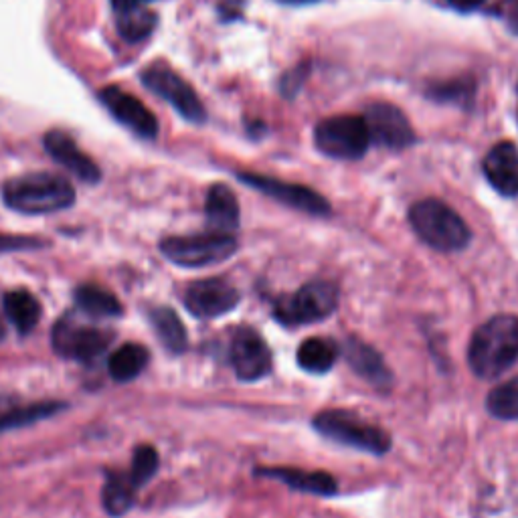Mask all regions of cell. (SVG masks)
<instances>
[{"instance_id":"1","label":"cell","mask_w":518,"mask_h":518,"mask_svg":"<svg viewBox=\"0 0 518 518\" xmlns=\"http://www.w3.org/2000/svg\"><path fill=\"white\" fill-rule=\"evenodd\" d=\"M518 361V316L500 314L476 328L468 363L476 377L498 379Z\"/></svg>"},{"instance_id":"2","label":"cell","mask_w":518,"mask_h":518,"mask_svg":"<svg viewBox=\"0 0 518 518\" xmlns=\"http://www.w3.org/2000/svg\"><path fill=\"white\" fill-rule=\"evenodd\" d=\"M5 205L23 215H47L69 209L75 203V189L63 177L49 172L15 177L3 187Z\"/></svg>"},{"instance_id":"3","label":"cell","mask_w":518,"mask_h":518,"mask_svg":"<svg viewBox=\"0 0 518 518\" xmlns=\"http://www.w3.org/2000/svg\"><path fill=\"white\" fill-rule=\"evenodd\" d=\"M409 223L417 237L442 253H454L468 247L472 231L468 223L444 201L423 199L409 209Z\"/></svg>"},{"instance_id":"4","label":"cell","mask_w":518,"mask_h":518,"mask_svg":"<svg viewBox=\"0 0 518 518\" xmlns=\"http://www.w3.org/2000/svg\"><path fill=\"white\" fill-rule=\"evenodd\" d=\"M312 425L320 436L367 454L381 456L387 454L391 448V436L385 429L363 421L351 411H322L314 417Z\"/></svg>"},{"instance_id":"5","label":"cell","mask_w":518,"mask_h":518,"mask_svg":"<svg viewBox=\"0 0 518 518\" xmlns=\"http://www.w3.org/2000/svg\"><path fill=\"white\" fill-rule=\"evenodd\" d=\"M237 239L231 233H205L187 237H166L160 241L162 255L181 268H205L221 264L237 251Z\"/></svg>"},{"instance_id":"6","label":"cell","mask_w":518,"mask_h":518,"mask_svg":"<svg viewBox=\"0 0 518 518\" xmlns=\"http://www.w3.org/2000/svg\"><path fill=\"white\" fill-rule=\"evenodd\" d=\"M112 340V330L85 324L71 314L59 318L51 334L55 353L63 359L79 363H92L98 357H102L108 351Z\"/></svg>"},{"instance_id":"7","label":"cell","mask_w":518,"mask_h":518,"mask_svg":"<svg viewBox=\"0 0 518 518\" xmlns=\"http://www.w3.org/2000/svg\"><path fill=\"white\" fill-rule=\"evenodd\" d=\"M338 306V288L330 282H310L294 294L276 300L274 316L286 326H304L326 320Z\"/></svg>"},{"instance_id":"8","label":"cell","mask_w":518,"mask_h":518,"mask_svg":"<svg viewBox=\"0 0 518 518\" xmlns=\"http://www.w3.org/2000/svg\"><path fill=\"white\" fill-rule=\"evenodd\" d=\"M316 148L336 160H359L367 154L371 136L361 116H334L314 128Z\"/></svg>"},{"instance_id":"9","label":"cell","mask_w":518,"mask_h":518,"mask_svg":"<svg viewBox=\"0 0 518 518\" xmlns=\"http://www.w3.org/2000/svg\"><path fill=\"white\" fill-rule=\"evenodd\" d=\"M144 88L154 96L166 100L185 120L193 124H203L207 120L205 106L201 104L197 92L191 85L164 63H152L140 73Z\"/></svg>"},{"instance_id":"10","label":"cell","mask_w":518,"mask_h":518,"mask_svg":"<svg viewBox=\"0 0 518 518\" xmlns=\"http://www.w3.org/2000/svg\"><path fill=\"white\" fill-rule=\"evenodd\" d=\"M239 181L296 211L316 215V217H324L330 213L328 201L308 187L284 183L264 175H255V172H239Z\"/></svg>"},{"instance_id":"11","label":"cell","mask_w":518,"mask_h":518,"mask_svg":"<svg viewBox=\"0 0 518 518\" xmlns=\"http://www.w3.org/2000/svg\"><path fill=\"white\" fill-rule=\"evenodd\" d=\"M229 357L241 381H257L272 371L270 347L253 328H239L233 334Z\"/></svg>"},{"instance_id":"12","label":"cell","mask_w":518,"mask_h":518,"mask_svg":"<svg viewBox=\"0 0 518 518\" xmlns=\"http://www.w3.org/2000/svg\"><path fill=\"white\" fill-rule=\"evenodd\" d=\"M363 120L367 124L371 142H377L389 150H405L415 142V132L407 116L393 104H371L365 110Z\"/></svg>"},{"instance_id":"13","label":"cell","mask_w":518,"mask_h":518,"mask_svg":"<svg viewBox=\"0 0 518 518\" xmlns=\"http://www.w3.org/2000/svg\"><path fill=\"white\" fill-rule=\"evenodd\" d=\"M239 304V292L221 278L193 282L185 292V306L197 318H219Z\"/></svg>"},{"instance_id":"14","label":"cell","mask_w":518,"mask_h":518,"mask_svg":"<svg viewBox=\"0 0 518 518\" xmlns=\"http://www.w3.org/2000/svg\"><path fill=\"white\" fill-rule=\"evenodd\" d=\"M100 100L108 108V112L134 134L148 140L158 136L156 116L136 96L126 94L124 90L116 88V85H110V88H104L100 92Z\"/></svg>"},{"instance_id":"15","label":"cell","mask_w":518,"mask_h":518,"mask_svg":"<svg viewBox=\"0 0 518 518\" xmlns=\"http://www.w3.org/2000/svg\"><path fill=\"white\" fill-rule=\"evenodd\" d=\"M43 146L53 160H57L61 166H65L79 181L88 183V185L100 183V179H102L100 166L83 150H79V146L75 144V140L69 134H65L61 130H51L45 134Z\"/></svg>"},{"instance_id":"16","label":"cell","mask_w":518,"mask_h":518,"mask_svg":"<svg viewBox=\"0 0 518 518\" xmlns=\"http://www.w3.org/2000/svg\"><path fill=\"white\" fill-rule=\"evenodd\" d=\"M484 175L502 197H518V148L512 142H498L484 158Z\"/></svg>"},{"instance_id":"17","label":"cell","mask_w":518,"mask_h":518,"mask_svg":"<svg viewBox=\"0 0 518 518\" xmlns=\"http://www.w3.org/2000/svg\"><path fill=\"white\" fill-rule=\"evenodd\" d=\"M342 349H344V357H347L349 365L361 379H365L377 387L391 385L393 375H391L389 367L385 365L383 357L371 347V344L363 342L357 336H349L347 340H344Z\"/></svg>"},{"instance_id":"18","label":"cell","mask_w":518,"mask_h":518,"mask_svg":"<svg viewBox=\"0 0 518 518\" xmlns=\"http://www.w3.org/2000/svg\"><path fill=\"white\" fill-rule=\"evenodd\" d=\"M207 223L215 233H233L239 227V203L227 185H213L205 201Z\"/></svg>"},{"instance_id":"19","label":"cell","mask_w":518,"mask_h":518,"mask_svg":"<svg viewBox=\"0 0 518 518\" xmlns=\"http://www.w3.org/2000/svg\"><path fill=\"white\" fill-rule=\"evenodd\" d=\"M257 474L280 480V482L288 484L292 490L310 492V494H318V496H332L338 490L334 476H330L326 472H304V470H296V468H262V470H257Z\"/></svg>"},{"instance_id":"20","label":"cell","mask_w":518,"mask_h":518,"mask_svg":"<svg viewBox=\"0 0 518 518\" xmlns=\"http://www.w3.org/2000/svg\"><path fill=\"white\" fill-rule=\"evenodd\" d=\"M150 324L158 336V340L164 344V349L172 355H181L187 351L189 336L183 320L177 316L175 310L166 306H158L150 310Z\"/></svg>"},{"instance_id":"21","label":"cell","mask_w":518,"mask_h":518,"mask_svg":"<svg viewBox=\"0 0 518 518\" xmlns=\"http://www.w3.org/2000/svg\"><path fill=\"white\" fill-rule=\"evenodd\" d=\"M338 357H340V347L336 342L314 336V338H306L300 344L296 361H298L300 369H304L306 373L322 375L334 367Z\"/></svg>"},{"instance_id":"22","label":"cell","mask_w":518,"mask_h":518,"mask_svg":"<svg viewBox=\"0 0 518 518\" xmlns=\"http://www.w3.org/2000/svg\"><path fill=\"white\" fill-rule=\"evenodd\" d=\"M3 306H5V314L9 316L13 326L23 336L33 332L37 328V324L41 322L43 308H41L39 300L27 290H13V292L5 294Z\"/></svg>"},{"instance_id":"23","label":"cell","mask_w":518,"mask_h":518,"mask_svg":"<svg viewBox=\"0 0 518 518\" xmlns=\"http://www.w3.org/2000/svg\"><path fill=\"white\" fill-rule=\"evenodd\" d=\"M148 359L150 355L142 344H136V342L122 344V347L110 357V363H108L110 377L118 383L134 381L146 369Z\"/></svg>"},{"instance_id":"24","label":"cell","mask_w":518,"mask_h":518,"mask_svg":"<svg viewBox=\"0 0 518 518\" xmlns=\"http://www.w3.org/2000/svg\"><path fill=\"white\" fill-rule=\"evenodd\" d=\"M75 304L83 314H90L94 318L98 316H120L122 306L118 298L98 286H79L75 290Z\"/></svg>"},{"instance_id":"25","label":"cell","mask_w":518,"mask_h":518,"mask_svg":"<svg viewBox=\"0 0 518 518\" xmlns=\"http://www.w3.org/2000/svg\"><path fill=\"white\" fill-rule=\"evenodd\" d=\"M134 484L130 482V476L124 474H110L104 490H102V504L108 514L122 516L134 506Z\"/></svg>"},{"instance_id":"26","label":"cell","mask_w":518,"mask_h":518,"mask_svg":"<svg viewBox=\"0 0 518 518\" xmlns=\"http://www.w3.org/2000/svg\"><path fill=\"white\" fill-rule=\"evenodd\" d=\"M156 25H158L156 15L152 11H146L144 7L132 9V11H126V13H118V19H116L118 33L128 43L144 41L146 37L152 35Z\"/></svg>"},{"instance_id":"27","label":"cell","mask_w":518,"mask_h":518,"mask_svg":"<svg viewBox=\"0 0 518 518\" xmlns=\"http://www.w3.org/2000/svg\"><path fill=\"white\" fill-rule=\"evenodd\" d=\"M67 405L65 403H35V405H27V407H13L9 411V415L0 421V431H7V429H19V427H27L31 423H37L41 419L53 417L59 411H63Z\"/></svg>"},{"instance_id":"28","label":"cell","mask_w":518,"mask_h":518,"mask_svg":"<svg viewBox=\"0 0 518 518\" xmlns=\"http://www.w3.org/2000/svg\"><path fill=\"white\" fill-rule=\"evenodd\" d=\"M486 409L496 419L514 421L518 419V379L502 383L488 393Z\"/></svg>"},{"instance_id":"29","label":"cell","mask_w":518,"mask_h":518,"mask_svg":"<svg viewBox=\"0 0 518 518\" xmlns=\"http://www.w3.org/2000/svg\"><path fill=\"white\" fill-rule=\"evenodd\" d=\"M474 92H476V85L472 79H452V81L434 85V88L427 92V96L438 102L464 104V102L474 100Z\"/></svg>"},{"instance_id":"30","label":"cell","mask_w":518,"mask_h":518,"mask_svg":"<svg viewBox=\"0 0 518 518\" xmlns=\"http://www.w3.org/2000/svg\"><path fill=\"white\" fill-rule=\"evenodd\" d=\"M158 466H160V458L152 446L136 448L134 458H132V470L128 474L134 488H140L146 482H150L152 476L158 472Z\"/></svg>"},{"instance_id":"31","label":"cell","mask_w":518,"mask_h":518,"mask_svg":"<svg viewBox=\"0 0 518 518\" xmlns=\"http://www.w3.org/2000/svg\"><path fill=\"white\" fill-rule=\"evenodd\" d=\"M45 245L47 243L43 239H35L27 235H0V255L15 253V251H31Z\"/></svg>"},{"instance_id":"32","label":"cell","mask_w":518,"mask_h":518,"mask_svg":"<svg viewBox=\"0 0 518 518\" xmlns=\"http://www.w3.org/2000/svg\"><path fill=\"white\" fill-rule=\"evenodd\" d=\"M306 75H308V67H306V65H298L296 69L288 71V73L282 77V94H284L288 100H292V98L300 92Z\"/></svg>"},{"instance_id":"33","label":"cell","mask_w":518,"mask_h":518,"mask_svg":"<svg viewBox=\"0 0 518 518\" xmlns=\"http://www.w3.org/2000/svg\"><path fill=\"white\" fill-rule=\"evenodd\" d=\"M148 3H152V0H112V7H114L116 13H126V11H132V9L146 7Z\"/></svg>"},{"instance_id":"34","label":"cell","mask_w":518,"mask_h":518,"mask_svg":"<svg viewBox=\"0 0 518 518\" xmlns=\"http://www.w3.org/2000/svg\"><path fill=\"white\" fill-rule=\"evenodd\" d=\"M448 3L454 7V9H458V11H476L478 7H482L486 0H448Z\"/></svg>"},{"instance_id":"35","label":"cell","mask_w":518,"mask_h":518,"mask_svg":"<svg viewBox=\"0 0 518 518\" xmlns=\"http://www.w3.org/2000/svg\"><path fill=\"white\" fill-rule=\"evenodd\" d=\"M15 405H17V403H15V399L5 397V395H0V421H3V419L9 415V411H11Z\"/></svg>"},{"instance_id":"36","label":"cell","mask_w":518,"mask_h":518,"mask_svg":"<svg viewBox=\"0 0 518 518\" xmlns=\"http://www.w3.org/2000/svg\"><path fill=\"white\" fill-rule=\"evenodd\" d=\"M280 3H284V5H310V3H316V0H280Z\"/></svg>"},{"instance_id":"37","label":"cell","mask_w":518,"mask_h":518,"mask_svg":"<svg viewBox=\"0 0 518 518\" xmlns=\"http://www.w3.org/2000/svg\"><path fill=\"white\" fill-rule=\"evenodd\" d=\"M5 324H3V320H0V342H3L5 340Z\"/></svg>"},{"instance_id":"38","label":"cell","mask_w":518,"mask_h":518,"mask_svg":"<svg viewBox=\"0 0 518 518\" xmlns=\"http://www.w3.org/2000/svg\"><path fill=\"white\" fill-rule=\"evenodd\" d=\"M516 9H518V5H516Z\"/></svg>"}]
</instances>
